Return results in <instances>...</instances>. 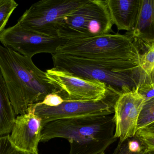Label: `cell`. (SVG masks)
I'll list each match as a JSON object with an SVG mask.
<instances>
[{
    "label": "cell",
    "mask_w": 154,
    "mask_h": 154,
    "mask_svg": "<svg viewBox=\"0 0 154 154\" xmlns=\"http://www.w3.org/2000/svg\"><path fill=\"white\" fill-rule=\"evenodd\" d=\"M88 0H42L33 4L18 20L24 29L50 37L58 31L66 16Z\"/></svg>",
    "instance_id": "cell-6"
},
{
    "label": "cell",
    "mask_w": 154,
    "mask_h": 154,
    "mask_svg": "<svg viewBox=\"0 0 154 154\" xmlns=\"http://www.w3.org/2000/svg\"></svg>",
    "instance_id": "cell-27"
},
{
    "label": "cell",
    "mask_w": 154,
    "mask_h": 154,
    "mask_svg": "<svg viewBox=\"0 0 154 154\" xmlns=\"http://www.w3.org/2000/svg\"><path fill=\"white\" fill-rule=\"evenodd\" d=\"M138 154H154V149L145 148L141 152Z\"/></svg>",
    "instance_id": "cell-25"
},
{
    "label": "cell",
    "mask_w": 154,
    "mask_h": 154,
    "mask_svg": "<svg viewBox=\"0 0 154 154\" xmlns=\"http://www.w3.org/2000/svg\"><path fill=\"white\" fill-rule=\"evenodd\" d=\"M127 140L128 147V150L133 153L139 154L145 149L142 143L134 137Z\"/></svg>",
    "instance_id": "cell-21"
},
{
    "label": "cell",
    "mask_w": 154,
    "mask_h": 154,
    "mask_svg": "<svg viewBox=\"0 0 154 154\" xmlns=\"http://www.w3.org/2000/svg\"></svg>",
    "instance_id": "cell-26"
},
{
    "label": "cell",
    "mask_w": 154,
    "mask_h": 154,
    "mask_svg": "<svg viewBox=\"0 0 154 154\" xmlns=\"http://www.w3.org/2000/svg\"><path fill=\"white\" fill-rule=\"evenodd\" d=\"M0 71L16 115L27 112L30 106L42 102L57 92L46 72L32 58L0 45Z\"/></svg>",
    "instance_id": "cell-1"
},
{
    "label": "cell",
    "mask_w": 154,
    "mask_h": 154,
    "mask_svg": "<svg viewBox=\"0 0 154 154\" xmlns=\"http://www.w3.org/2000/svg\"><path fill=\"white\" fill-rule=\"evenodd\" d=\"M56 53L85 59L127 61L138 66L141 55L139 47L128 33L68 40Z\"/></svg>",
    "instance_id": "cell-4"
},
{
    "label": "cell",
    "mask_w": 154,
    "mask_h": 154,
    "mask_svg": "<svg viewBox=\"0 0 154 154\" xmlns=\"http://www.w3.org/2000/svg\"><path fill=\"white\" fill-rule=\"evenodd\" d=\"M18 6V4L14 0H0V34Z\"/></svg>",
    "instance_id": "cell-16"
},
{
    "label": "cell",
    "mask_w": 154,
    "mask_h": 154,
    "mask_svg": "<svg viewBox=\"0 0 154 154\" xmlns=\"http://www.w3.org/2000/svg\"><path fill=\"white\" fill-rule=\"evenodd\" d=\"M9 154H39L32 153L27 152H23V151H20V150H17L14 148L11 153Z\"/></svg>",
    "instance_id": "cell-24"
},
{
    "label": "cell",
    "mask_w": 154,
    "mask_h": 154,
    "mask_svg": "<svg viewBox=\"0 0 154 154\" xmlns=\"http://www.w3.org/2000/svg\"><path fill=\"white\" fill-rule=\"evenodd\" d=\"M65 41L59 37H50L26 30L17 23L0 34V42L4 47L30 58L38 53L55 54Z\"/></svg>",
    "instance_id": "cell-9"
},
{
    "label": "cell",
    "mask_w": 154,
    "mask_h": 154,
    "mask_svg": "<svg viewBox=\"0 0 154 154\" xmlns=\"http://www.w3.org/2000/svg\"><path fill=\"white\" fill-rule=\"evenodd\" d=\"M145 148L154 149V122L138 129L135 136Z\"/></svg>",
    "instance_id": "cell-17"
},
{
    "label": "cell",
    "mask_w": 154,
    "mask_h": 154,
    "mask_svg": "<svg viewBox=\"0 0 154 154\" xmlns=\"http://www.w3.org/2000/svg\"><path fill=\"white\" fill-rule=\"evenodd\" d=\"M64 102L65 101L61 96L57 92L48 95L42 102L38 103L47 106L56 107Z\"/></svg>",
    "instance_id": "cell-19"
},
{
    "label": "cell",
    "mask_w": 154,
    "mask_h": 154,
    "mask_svg": "<svg viewBox=\"0 0 154 154\" xmlns=\"http://www.w3.org/2000/svg\"><path fill=\"white\" fill-rule=\"evenodd\" d=\"M106 3L112 23L118 30L132 31L138 20L142 0H107Z\"/></svg>",
    "instance_id": "cell-12"
},
{
    "label": "cell",
    "mask_w": 154,
    "mask_h": 154,
    "mask_svg": "<svg viewBox=\"0 0 154 154\" xmlns=\"http://www.w3.org/2000/svg\"><path fill=\"white\" fill-rule=\"evenodd\" d=\"M122 93L111 87L106 96L97 101H65L56 107L38 103L32 106L35 114L41 119L43 127L47 123L58 119L112 115L115 103Z\"/></svg>",
    "instance_id": "cell-7"
},
{
    "label": "cell",
    "mask_w": 154,
    "mask_h": 154,
    "mask_svg": "<svg viewBox=\"0 0 154 154\" xmlns=\"http://www.w3.org/2000/svg\"><path fill=\"white\" fill-rule=\"evenodd\" d=\"M114 114L54 120L42 127L40 142L66 139L69 154H104L116 141Z\"/></svg>",
    "instance_id": "cell-2"
},
{
    "label": "cell",
    "mask_w": 154,
    "mask_h": 154,
    "mask_svg": "<svg viewBox=\"0 0 154 154\" xmlns=\"http://www.w3.org/2000/svg\"><path fill=\"white\" fill-rule=\"evenodd\" d=\"M154 122V98L146 101L138 120L137 130Z\"/></svg>",
    "instance_id": "cell-18"
},
{
    "label": "cell",
    "mask_w": 154,
    "mask_h": 154,
    "mask_svg": "<svg viewBox=\"0 0 154 154\" xmlns=\"http://www.w3.org/2000/svg\"><path fill=\"white\" fill-rule=\"evenodd\" d=\"M45 72L65 101H97L104 98L111 88L102 82L83 78L54 68Z\"/></svg>",
    "instance_id": "cell-8"
},
{
    "label": "cell",
    "mask_w": 154,
    "mask_h": 154,
    "mask_svg": "<svg viewBox=\"0 0 154 154\" xmlns=\"http://www.w3.org/2000/svg\"><path fill=\"white\" fill-rule=\"evenodd\" d=\"M42 128L41 119L35 114L32 106H30L26 113L15 118L9 134L12 146L20 151L38 154V146Z\"/></svg>",
    "instance_id": "cell-11"
},
{
    "label": "cell",
    "mask_w": 154,
    "mask_h": 154,
    "mask_svg": "<svg viewBox=\"0 0 154 154\" xmlns=\"http://www.w3.org/2000/svg\"><path fill=\"white\" fill-rule=\"evenodd\" d=\"M15 118L16 115L0 71V136L10 134Z\"/></svg>",
    "instance_id": "cell-14"
},
{
    "label": "cell",
    "mask_w": 154,
    "mask_h": 154,
    "mask_svg": "<svg viewBox=\"0 0 154 154\" xmlns=\"http://www.w3.org/2000/svg\"><path fill=\"white\" fill-rule=\"evenodd\" d=\"M145 99L137 88L120 94L114 106L115 137L123 143L134 137Z\"/></svg>",
    "instance_id": "cell-10"
},
{
    "label": "cell",
    "mask_w": 154,
    "mask_h": 154,
    "mask_svg": "<svg viewBox=\"0 0 154 154\" xmlns=\"http://www.w3.org/2000/svg\"><path fill=\"white\" fill-rule=\"evenodd\" d=\"M113 25L106 1L88 0L65 17L58 36L65 41L96 37L109 33Z\"/></svg>",
    "instance_id": "cell-5"
},
{
    "label": "cell",
    "mask_w": 154,
    "mask_h": 154,
    "mask_svg": "<svg viewBox=\"0 0 154 154\" xmlns=\"http://www.w3.org/2000/svg\"><path fill=\"white\" fill-rule=\"evenodd\" d=\"M127 140L123 142H119L113 154H137L133 153L129 151L128 147Z\"/></svg>",
    "instance_id": "cell-23"
},
{
    "label": "cell",
    "mask_w": 154,
    "mask_h": 154,
    "mask_svg": "<svg viewBox=\"0 0 154 154\" xmlns=\"http://www.w3.org/2000/svg\"><path fill=\"white\" fill-rule=\"evenodd\" d=\"M127 33L138 46L154 44V0H142L136 25Z\"/></svg>",
    "instance_id": "cell-13"
},
{
    "label": "cell",
    "mask_w": 154,
    "mask_h": 154,
    "mask_svg": "<svg viewBox=\"0 0 154 154\" xmlns=\"http://www.w3.org/2000/svg\"><path fill=\"white\" fill-rule=\"evenodd\" d=\"M140 52V61L138 70L137 87L143 84L154 83V44L138 46Z\"/></svg>",
    "instance_id": "cell-15"
},
{
    "label": "cell",
    "mask_w": 154,
    "mask_h": 154,
    "mask_svg": "<svg viewBox=\"0 0 154 154\" xmlns=\"http://www.w3.org/2000/svg\"><path fill=\"white\" fill-rule=\"evenodd\" d=\"M139 93L147 101L154 98V83L143 84L137 87Z\"/></svg>",
    "instance_id": "cell-20"
},
{
    "label": "cell",
    "mask_w": 154,
    "mask_h": 154,
    "mask_svg": "<svg viewBox=\"0 0 154 154\" xmlns=\"http://www.w3.org/2000/svg\"><path fill=\"white\" fill-rule=\"evenodd\" d=\"M54 68L91 80H97L122 92L138 86L139 66L127 61L85 59L56 53Z\"/></svg>",
    "instance_id": "cell-3"
},
{
    "label": "cell",
    "mask_w": 154,
    "mask_h": 154,
    "mask_svg": "<svg viewBox=\"0 0 154 154\" xmlns=\"http://www.w3.org/2000/svg\"><path fill=\"white\" fill-rule=\"evenodd\" d=\"M14 149L10 142L9 134L0 136V154H9Z\"/></svg>",
    "instance_id": "cell-22"
}]
</instances>
